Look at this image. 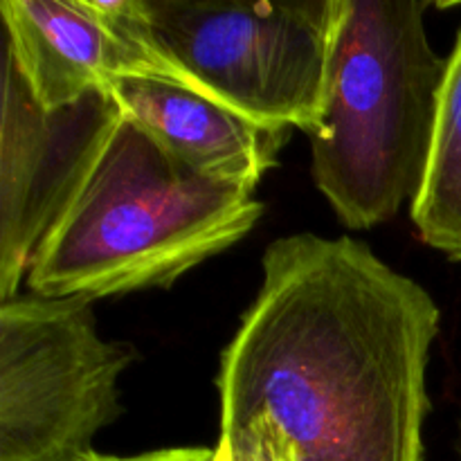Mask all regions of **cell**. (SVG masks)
<instances>
[{
	"label": "cell",
	"instance_id": "12",
	"mask_svg": "<svg viewBox=\"0 0 461 461\" xmlns=\"http://www.w3.org/2000/svg\"><path fill=\"white\" fill-rule=\"evenodd\" d=\"M457 450H459V455H461V417H459V444H457Z\"/></svg>",
	"mask_w": 461,
	"mask_h": 461
},
{
	"label": "cell",
	"instance_id": "11",
	"mask_svg": "<svg viewBox=\"0 0 461 461\" xmlns=\"http://www.w3.org/2000/svg\"><path fill=\"white\" fill-rule=\"evenodd\" d=\"M77 461H219V455H216V448H167L133 455V457H111V455H99L93 450Z\"/></svg>",
	"mask_w": 461,
	"mask_h": 461
},
{
	"label": "cell",
	"instance_id": "7",
	"mask_svg": "<svg viewBox=\"0 0 461 461\" xmlns=\"http://www.w3.org/2000/svg\"><path fill=\"white\" fill-rule=\"evenodd\" d=\"M0 14L5 52L48 111L72 106L129 77L178 84L174 72L115 21L106 0H3Z\"/></svg>",
	"mask_w": 461,
	"mask_h": 461
},
{
	"label": "cell",
	"instance_id": "1",
	"mask_svg": "<svg viewBox=\"0 0 461 461\" xmlns=\"http://www.w3.org/2000/svg\"><path fill=\"white\" fill-rule=\"evenodd\" d=\"M430 293L356 239L293 234L221 358V430L261 426L293 461H421Z\"/></svg>",
	"mask_w": 461,
	"mask_h": 461
},
{
	"label": "cell",
	"instance_id": "9",
	"mask_svg": "<svg viewBox=\"0 0 461 461\" xmlns=\"http://www.w3.org/2000/svg\"><path fill=\"white\" fill-rule=\"evenodd\" d=\"M410 214L428 246L461 261V30L446 59L430 160Z\"/></svg>",
	"mask_w": 461,
	"mask_h": 461
},
{
	"label": "cell",
	"instance_id": "3",
	"mask_svg": "<svg viewBox=\"0 0 461 461\" xmlns=\"http://www.w3.org/2000/svg\"><path fill=\"white\" fill-rule=\"evenodd\" d=\"M428 3L336 0L313 144V178L351 230L414 201L435 138L446 59L428 41Z\"/></svg>",
	"mask_w": 461,
	"mask_h": 461
},
{
	"label": "cell",
	"instance_id": "2",
	"mask_svg": "<svg viewBox=\"0 0 461 461\" xmlns=\"http://www.w3.org/2000/svg\"><path fill=\"white\" fill-rule=\"evenodd\" d=\"M261 214L255 189L201 174L122 113L36 250L27 286L86 300L171 286L241 241Z\"/></svg>",
	"mask_w": 461,
	"mask_h": 461
},
{
	"label": "cell",
	"instance_id": "10",
	"mask_svg": "<svg viewBox=\"0 0 461 461\" xmlns=\"http://www.w3.org/2000/svg\"><path fill=\"white\" fill-rule=\"evenodd\" d=\"M219 461H293L286 446L261 426L221 430Z\"/></svg>",
	"mask_w": 461,
	"mask_h": 461
},
{
	"label": "cell",
	"instance_id": "4",
	"mask_svg": "<svg viewBox=\"0 0 461 461\" xmlns=\"http://www.w3.org/2000/svg\"><path fill=\"white\" fill-rule=\"evenodd\" d=\"M180 86L275 129H318L336 0H106Z\"/></svg>",
	"mask_w": 461,
	"mask_h": 461
},
{
	"label": "cell",
	"instance_id": "5",
	"mask_svg": "<svg viewBox=\"0 0 461 461\" xmlns=\"http://www.w3.org/2000/svg\"><path fill=\"white\" fill-rule=\"evenodd\" d=\"M126 347L99 336L93 300L0 302V461H77L122 414Z\"/></svg>",
	"mask_w": 461,
	"mask_h": 461
},
{
	"label": "cell",
	"instance_id": "8",
	"mask_svg": "<svg viewBox=\"0 0 461 461\" xmlns=\"http://www.w3.org/2000/svg\"><path fill=\"white\" fill-rule=\"evenodd\" d=\"M122 113L167 151L210 178L255 189L277 165L291 129L259 124L207 95L165 79L129 77L111 86Z\"/></svg>",
	"mask_w": 461,
	"mask_h": 461
},
{
	"label": "cell",
	"instance_id": "6",
	"mask_svg": "<svg viewBox=\"0 0 461 461\" xmlns=\"http://www.w3.org/2000/svg\"><path fill=\"white\" fill-rule=\"evenodd\" d=\"M0 111V302H7L93 171L122 108L102 90L48 111L5 52Z\"/></svg>",
	"mask_w": 461,
	"mask_h": 461
}]
</instances>
